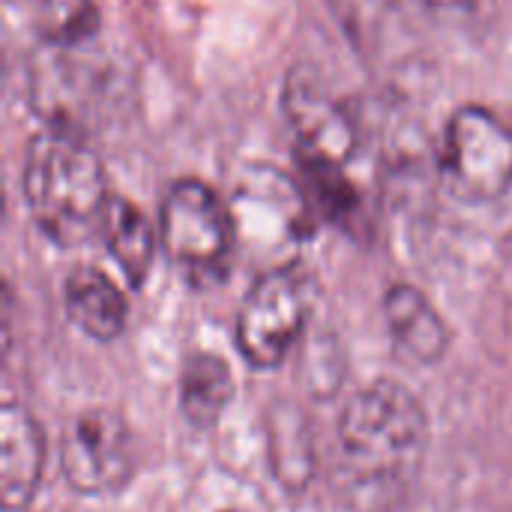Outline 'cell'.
Listing matches in <instances>:
<instances>
[{
	"label": "cell",
	"mask_w": 512,
	"mask_h": 512,
	"mask_svg": "<svg viewBox=\"0 0 512 512\" xmlns=\"http://www.w3.org/2000/svg\"><path fill=\"white\" fill-rule=\"evenodd\" d=\"M282 111L297 138V156L345 165L357 150V126L312 66H294L285 75Z\"/></svg>",
	"instance_id": "ba28073f"
},
{
	"label": "cell",
	"mask_w": 512,
	"mask_h": 512,
	"mask_svg": "<svg viewBox=\"0 0 512 512\" xmlns=\"http://www.w3.org/2000/svg\"><path fill=\"white\" fill-rule=\"evenodd\" d=\"M312 315V282L297 264L267 270L237 312V348L255 369H276L300 342Z\"/></svg>",
	"instance_id": "5b68a950"
},
{
	"label": "cell",
	"mask_w": 512,
	"mask_h": 512,
	"mask_svg": "<svg viewBox=\"0 0 512 512\" xmlns=\"http://www.w3.org/2000/svg\"><path fill=\"white\" fill-rule=\"evenodd\" d=\"M237 243L267 240L288 249L303 246L315 234V207L309 192L276 165H249L228 201Z\"/></svg>",
	"instance_id": "8992f818"
},
{
	"label": "cell",
	"mask_w": 512,
	"mask_h": 512,
	"mask_svg": "<svg viewBox=\"0 0 512 512\" xmlns=\"http://www.w3.org/2000/svg\"><path fill=\"white\" fill-rule=\"evenodd\" d=\"M447 192L471 207L495 204L512 189V129L483 105L450 114L441 144Z\"/></svg>",
	"instance_id": "277c9868"
},
{
	"label": "cell",
	"mask_w": 512,
	"mask_h": 512,
	"mask_svg": "<svg viewBox=\"0 0 512 512\" xmlns=\"http://www.w3.org/2000/svg\"><path fill=\"white\" fill-rule=\"evenodd\" d=\"M36 33L51 48H75L96 36L99 9L93 0H36Z\"/></svg>",
	"instance_id": "5bb4252c"
},
{
	"label": "cell",
	"mask_w": 512,
	"mask_h": 512,
	"mask_svg": "<svg viewBox=\"0 0 512 512\" xmlns=\"http://www.w3.org/2000/svg\"><path fill=\"white\" fill-rule=\"evenodd\" d=\"M99 237L108 255L123 270L126 282L132 288H141L150 276L153 255H156V234L147 216L129 198L111 195L99 222Z\"/></svg>",
	"instance_id": "7c38bea8"
},
{
	"label": "cell",
	"mask_w": 512,
	"mask_h": 512,
	"mask_svg": "<svg viewBox=\"0 0 512 512\" xmlns=\"http://www.w3.org/2000/svg\"><path fill=\"white\" fill-rule=\"evenodd\" d=\"M21 192L36 228L63 249L99 234L111 198L99 156L66 129L30 138L21 165Z\"/></svg>",
	"instance_id": "7a4b0ae2"
},
{
	"label": "cell",
	"mask_w": 512,
	"mask_h": 512,
	"mask_svg": "<svg viewBox=\"0 0 512 512\" xmlns=\"http://www.w3.org/2000/svg\"><path fill=\"white\" fill-rule=\"evenodd\" d=\"M234 396V378L222 357L192 354L180 375V411L195 429H210L219 423Z\"/></svg>",
	"instance_id": "4fadbf2b"
},
{
	"label": "cell",
	"mask_w": 512,
	"mask_h": 512,
	"mask_svg": "<svg viewBox=\"0 0 512 512\" xmlns=\"http://www.w3.org/2000/svg\"><path fill=\"white\" fill-rule=\"evenodd\" d=\"M384 318L396 348L414 363L432 366L450 348V330L438 309L414 285H393L384 294Z\"/></svg>",
	"instance_id": "30bf717a"
},
{
	"label": "cell",
	"mask_w": 512,
	"mask_h": 512,
	"mask_svg": "<svg viewBox=\"0 0 512 512\" xmlns=\"http://www.w3.org/2000/svg\"><path fill=\"white\" fill-rule=\"evenodd\" d=\"M60 468L78 495H114L135 474V441L126 420L108 408L75 414L60 441Z\"/></svg>",
	"instance_id": "52a82bcc"
},
{
	"label": "cell",
	"mask_w": 512,
	"mask_h": 512,
	"mask_svg": "<svg viewBox=\"0 0 512 512\" xmlns=\"http://www.w3.org/2000/svg\"><path fill=\"white\" fill-rule=\"evenodd\" d=\"M423 3H429V6H435V9H468V6H474L477 0H423Z\"/></svg>",
	"instance_id": "9a60e30c"
},
{
	"label": "cell",
	"mask_w": 512,
	"mask_h": 512,
	"mask_svg": "<svg viewBox=\"0 0 512 512\" xmlns=\"http://www.w3.org/2000/svg\"><path fill=\"white\" fill-rule=\"evenodd\" d=\"M21 512H24V510H21Z\"/></svg>",
	"instance_id": "e0dca14e"
},
{
	"label": "cell",
	"mask_w": 512,
	"mask_h": 512,
	"mask_svg": "<svg viewBox=\"0 0 512 512\" xmlns=\"http://www.w3.org/2000/svg\"><path fill=\"white\" fill-rule=\"evenodd\" d=\"M429 450V417L420 399L375 381L354 393L336 426L333 489L354 512L399 510Z\"/></svg>",
	"instance_id": "6da1fadb"
},
{
	"label": "cell",
	"mask_w": 512,
	"mask_h": 512,
	"mask_svg": "<svg viewBox=\"0 0 512 512\" xmlns=\"http://www.w3.org/2000/svg\"><path fill=\"white\" fill-rule=\"evenodd\" d=\"M159 240L189 282H219L237 246L231 207L204 180L183 177L162 198Z\"/></svg>",
	"instance_id": "3957f363"
},
{
	"label": "cell",
	"mask_w": 512,
	"mask_h": 512,
	"mask_svg": "<svg viewBox=\"0 0 512 512\" xmlns=\"http://www.w3.org/2000/svg\"><path fill=\"white\" fill-rule=\"evenodd\" d=\"M45 468V438L33 414L15 402L0 411V498L3 510L21 512L36 495Z\"/></svg>",
	"instance_id": "9c48e42d"
},
{
	"label": "cell",
	"mask_w": 512,
	"mask_h": 512,
	"mask_svg": "<svg viewBox=\"0 0 512 512\" xmlns=\"http://www.w3.org/2000/svg\"><path fill=\"white\" fill-rule=\"evenodd\" d=\"M228 512H234V510H228Z\"/></svg>",
	"instance_id": "2e32d148"
},
{
	"label": "cell",
	"mask_w": 512,
	"mask_h": 512,
	"mask_svg": "<svg viewBox=\"0 0 512 512\" xmlns=\"http://www.w3.org/2000/svg\"><path fill=\"white\" fill-rule=\"evenodd\" d=\"M63 303L69 321L96 342H114L126 327V297L96 267H75L66 276Z\"/></svg>",
	"instance_id": "8fae6325"
}]
</instances>
